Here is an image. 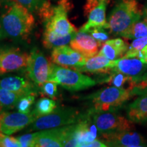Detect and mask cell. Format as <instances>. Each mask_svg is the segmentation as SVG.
Segmentation results:
<instances>
[{
  "label": "cell",
  "mask_w": 147,
  "mask_h": 147,
  "mask_svg": "<svg viewBox=\"0 0 147 147\" xmlns=\"http://www.w3.org/2000/svg\"><path fill=\"white\" fill-rule=\"evenodd\" d=\"M68 9V0H59L57 5L44 1L38 10L45 24L42 43L47 49L67 45L77 32L67 18Z\"/></svg>",
  "instance_id": "6da1fadb"
},
{
  "label": "cell",
  "mask_w": 147,
  "mask_h": 147,
  "mask_svg": "<svg viewBox=\"0 0 147 147\" xmlns=\"http://www.w3.org/2000/svg\"><path fill=\"white\" fill-rule=\"evenodd\" d=\"M0 22L5 37L25 39L34 29L35 19L29 10L14 1L0 16Z\"/></svg>",
  "instance_id": "7a4b0ae2"
},
{
  "label": "cell",
  "mask_w": 147,
  "mask_h": 147,
  "mask_svg": "<svg viewBox=\"0 0 147 147\" xmlns=\"http://www.w3.org/2000/svg\"><path fill=\"white\" fill-rule=\"evenodd\" d=\"M142 14L136 0H121L108 17V29L113 34L125 38L132 25L140 20Z\"/></svg>",
  "instance_id": "3957f363"
},
{
  "label": "cell",
  "mask_w": 147,
  "mask_h": 147,
  "mask_svg": "<svg viewBox=\"0 0 147 147\" xmlns=\"http://www.w3.org/2000/svg\"><path fill=\"white\" fill-rule=\"evenodd\" d=\"M132 96L129 90L110 87L84 97L91 104V109L96 111H116Z\"/></svg>",
  "instance_id": "277c9868"
},
{
  "label": "cell",
  "mask_w": 147,
  "mask_h": 147,
  "mask_svg": "<svg viewBox=\"0 0 147 147\" xmlns=\"http://www.w3.org/2000/svg\"><path fill=\"white\" fill-rule=\"evenodd\" d=\"M82 113L74 108H57L53 113L36 119L29 127V131H39L76 124L85 118Z\"/></svg>",
  "instance_id": "5b68a950"
},
{
  "label": "cell",
  "mask_w": 147,
  "mask_h": 147,
  "mask_svg": "<svg viewBox=\"0 0 147 147\" xmlns=\"http://www.w3.org/2000/svg\"><path fill=\"white\" fill-rule=\"evenodd\" d=\"M48 81H52L70 91H78L93 87L96 81L80 71L52 63Z\"/></svg>",
  "instance_id": "8992f818"
},
{
  "label": "cell",
  "mask_w": 147,
  "mask_h": 147,
  "mask_svg": "<svg viewBox=\"0 0 147 147\" xmlns=\"http://www.w3.org/2000/svg\"><path fill=\"white\" fill-rule=\"evenodd\" d=\"M87 112L100 134L130 131L134 129V122L115 111H96L90 108Z\"/></svg>",
  "instance_id": "52a82bcc"
},
{
  "label": "cell",
  "mask_w": 147,
  "mask_h": 147,
  "mask_svg": "<svg viewBox=\"0 0 147 147\" xmlns=\"http://www.w3.org/2000/svg\"><path fill=\"white\" fill-rule=\"evenodd\" d=\"M52 63L48 61L41 51L34 48L29 55L26 67L29 78L36 85L40 87L48 81Z\"/></svg>",
  "instance_id": "ba28073f"
},
{
  "label": "cell",
  "mask_w": 147,
  "mask_h": 147,
  "mask_svg": "<svg viewBox=\"0 0 147 147\" xmlns=\"http://www.w3.org/2000/svg\"><path fill=\"white\" fill-rule=\"evenodd\" d=\"M29 55L15 47L0 49V74L26 68Z\"/></svg>",
  "instance_id": "9c48e42d"
},
{
  "label": "cell",
  "mask_w": 147,
  "mask_h": 147,
  "mask_svg": "<svg viewBox=\"0 0 147 147\" xmlns=\"http://www.w3.org/2000/svg\"><path fill=\"white\" fill-rule=\"evenodd\" d=\"M36 119L33 112L29 113L0 112V133L11 135L32 124Z\"/></svg>",
  "instance_id": "30bf717a"
},
{
  "label": "cell",
  "mask_w": 147,
  "mask_h": 147,
  "mask_svg": "<svg viewBox=\"0 0 147 147\" xmlns=\"http://www.w3.org/2000/svg\"><path fill=\"white\" fill-rule=\"evenodd\" d=\"M74 124L60 127L45 129L38 131L35 146L61 147L65 146L72 131Z\"/></svg>",
  "instance_id": "8fae6325"
},
{
  "label": "cell",
  "mask_w": 147,
  "mask_h": 147,
  "mask_svg": "<svg viewBox=\"0 0 147 147\" xmlns=\"http://www.w3.org/2000/svg\"><path fill=\"white\" fill-rule=\"evenodd\" d=\"M101 135L102 141L107 146L141 147L147 146L142 136L132 130L102 134Z\"/></svg>",
  "instance_id": "7c38bea8"
},
{
  "label": "cell",
  "mask_w": 147,
  "mask_h": 147,
  "mask_svg": "<svg viewBox=\"0 0 147 147\" xmlns=\"http://www.w3.org/2000/svg\"><path fill=\"white\" fill-rule=\"evenodd\" d=\"M51 59L58 65L76 69L84 65L87 58L71 47L64 45L53 49Z\"/></svg>",
  "instance_id": "4fadbf2b"
},
{
  "label": "cell",
  "mask_w": 147,
  "mask_h": 147,
  "mask_svg": "<svg viewBox=\"0 0 147 147\" xmlns=\"http://www.w3.org/2000/svg\"><path fill=\"white\" fill-rule=\"evenodd\" d=\"M69 44L72 49L87 59L96 55L99 52V48L102 46L89 33L82 31L76 32Z\"/></svg>",
  "instance_id": "5bb4252c"
},
{
  "label": "cell",
  "mask_w": 147,
  "mask_h": 147,
  "mask_svg": "<svg viewBox=\"0 0 147 147\" xmlns=\"http://www.w3.org/2000/svg\"><path fill=\"white\" fill-rule=\"evenodd\" d=\"M115 65L116 60H110L98 53L95 56L87 58L84 65L75 70L80 72L107 74L113 70Z\"/></svg>",
  "instance_id": "9a60e30c"
},
{
  "label": "cell",
  "mask_w": 147,
  "mask_h": 147,
  "mask_svg": "<svg viewBox=\"0 0 147 147\" xmlns=\"http://www.w3.org/2000/svg\"><path fill=\"white\" fill-rule=\"evenodd\" d=\"M113 69L127 76L137 78L147 69V64L139 58L123 57L116 60V65Z\"/></svg>",
  "instance_id": "2e32d148"
},
{
  "label": "cell",
  "mask_w": 147,
  "mask_h": 147,
  "mask_svg": "<svg viewBox=\"0 0 147 147\" xmlns=\"http://www.w3.org/2000/svg\"><path fill=\"white\" fill-rule=\"evenodd\" d=\"M34 84L27 79L20 76H9L0 80L1 88L25 95L37 94Z\"/></svg>",
  "instance_id": "e0dca14e"
},
{
  "label": "cell",
  "mask_w": 147,
  "mask_h": 147,
  "mask_svg": "<svg viewBox=\"0 0 147 147\" xmlns=\"http://www.w3.org/2000/svg\"><path fill=\"white\" fill-rule=\"evenodd\" d=\"M127 118L134 123H147V95H140L126 108Z\"/></svg>",
  "instance_id": "ac0fdd59"
},
{
  "label": "cell",
  "mask_w": 147,
  "mask_h": 147,
  "mask_svg": "<svg viewBox=\"0 0 147 147\" xmlns=\"http://www.w3.org/2000/svg\"><path fill=\"white\" fill-rule=\"evenodd\" d=\"M106 1H104L92 9L89 13L88 21L80 29V31L87 32L89 29L94 27L108 29V22L106 19Z\"/></svg>",
  "instance_id": "d6986e66"
},
{
  "label": "cell",
  "mask_w": 147,
  "mask_h": 147,
  "mask_svg": "<svg viewBox=\"0 0 147 147\" xmlns=\"http://www.w3.org/2000/svg\"><path fill=\"white\" fill-rule=\"evenodd\" d=\"M128 48L127 43L121 38L108 40L103 44L99 54L110 60H117L124 56Z\"/></svg>",
  "instance_id": "ffe728a7"
},
{
  "label": "cell",
  "mask_w": 147,
  "mask_h": 147,
  "mask_svg": "<svg viewBox=\"0 0 147 147\" xmlns=\"http://www.w3.org/2000/svg\"><path fill=\"white\" fill-rule=\"evenodd\" d=\"M107 74L108 76L104 78V82L113 87L123 88L131 92L132 89L136 84L135 78L127 76L115 69H113Z\"/></svg>",
  "instance_id": "44dd1931"
},
{
  "label": "cell",
  "mask_w": 147,
  "mask_h": 147,
  "mask_svg": "<svg viewBox=\"0 0 147 147\" xmlns=\"http://www.w3.org/2000/svg\"><path fill=\"white\" fill-rule=\"evenodd\" d=\"M25 95L0 87V112L7 111L16 107L20 99Z\"/></svg>",
  "instance_id": "7402d4cb"
},
{
  "label": "cell",
  "mask_w": 147,
  "mask_h": 147,
  "mask_svg": "<svg viewBox=\"0 0 147 147\" xmlns=\"http://www.w3.org/2000/svg\"><path fill=\"white\" fill-rule=\"evenodd\" d=\"M56 108V102L53 99L44 97V98L40 99L36 102L34 109L32 112L34 114V115L36 116V118L38 119L39 117L51 114Z\"/></svg>",
  "instance_id": "603a6c76"
},
{
  "label": "cell",
  "mask_w": 147,
  "mask_h": 147,
  "mask_svg": "<svg viewBox=\"0 0 147 147\" xmlns=\"http://www.w3.org/2000/svg\"><path fill=\"white\" fill-rule=\"evenodd\" d=\"M147 46V36L134 39L123 57L140 59L142 51Z\"/></svg>",
  "instance_id": "cb8c5ba5"
},
{
  "label": "cell",
  "mask_w": 147,
  "mask_h": 147,
  "mask_svg": "<svg viewBox=\"0 0 147 147\" xmlns=\"http://www.w3.org/2000/svg\"><path fill=\"white\" fill-rule=\"evenodd\" d=\"M145 36H147V24L144 20H139L132 25L125 38L134 40Z\"/></svg>",
  "instance_id": "d4e9b609"
},
{
  "label": "cell",
  "mask_w": 147,
  "mask_h": 147,
  "mask_svg": "<svg viewBox=\"0 0 147 147\" xmlns=\"http://www.w3.org/2000/svg\"><path fill=\"white\" fill-rule=\"evenodd\" d=\"M36 94H30L21 97L16 106L18 112L22 113H30L31 108L36 99Z\"/></svg>",
  "instance_id": "484cf974"
},
{
  "label": "cell",
  "mask_w": 147,
  "mask_h": 147,
  "mask_svg": "<svg viewBox=\"0 0 147 147\" xmlns=\"http://www.w3.org/2000/svg\"><path fill=\"white\" fill-rule=\"evenodd\" d=\"M40 91L43 95L51 99H55L57 96V84L52 81H47L40 86Z\"/></svg>",
  "instance_id": "4316f807"
},
{
  "label": "cell",
  "mask_w": 147,
  "mask_h": 147,
  "mask_svg": "<svg viewBox=\"0 0 147 147\" xmlns=\"http://www.w3.org/2000/svg\"><path fill=\"white\" fill-rule=\"evenodd\" d=\"M105 29L102 27H94L87 31V33L93 37L101 45H103L109 39V35L104 30Z\"/></svg>",
  "instance_id": "83f0119b"
},
{
  "label": "cell",
  "mask_w": 147,
  "mask_h": 147,
  "mask_svg": "<svg viewBox=\"0 0 147 147\" xmlns=\"http://www.w3.org/2000/svg\"><path fill=\"white\" fill-rule=\"evenodd\" d=\"M38 131L33 134H27L16 138L21 147H33L35 146L36 140L38 136Z\"/></svg>",
  "instance_id": "f1b7e54d"
},
{
  "label": "cell",
  "mask_w": 147,
  "mask_h": 147,
  "mask_svg": "<svg viewBox=\"0 0 147 147\" xmlns=\"http://www.w3.org/2000/svg\"><path fill=\"white\" fill-rule=\"evenodd\" d=\"M0 147H21L16 138L0 133Z\"/></svg>",
  "instance_id": "f546056e"
},
{
  "label": "cell",
  "mask_w": 147,
  "mask_h": 147,
  "mask_svg": "<svg viewBox=\"0 0 147 147\" xmlns=\"http://www.w3.org/2000/svg\"><path fill=\"white\" fill-rule=\"evenodd\" d=\"M14 1L26 8L30 12L39 10L42 4L45 1L43 0H14Z\"/></svg>",
  "instance_id": "4dcf8cb0"
},
{
  "label": "cell",
  "mask_w": 147,
  "mask_h": 147,
  "mask_svg": "<svg viewBox=\"0 0 147 147\" xmlns=\"http://www.w3.org/2000/svg\"><path fill=\"white\" fill-rule=\"evenodd\" d=\"M132 95H147V84L138 83L131 91Z\"/></svg>",
  "instance_id": "1f68e13d"
},
{
  "label": "cell",
  "mask_w": 147,
  "mask_h": 147,
  "mask_svg": "<svg viewBox=\"0 0 147 147\" xmlns=\"http://www.w3.org/2000/svg\"><path fill=\"white\" fill-rule=\"evenodd\" d=\"M104 1H107V0H87V2L84 5V13L85 14H89L92 9Z\"/></svg>",
  "instance_id": "d6a6232c"
},
{
  "label": "cell",
  "mask_w": 147,
  "mask_h": 147,
  "mask_svg": "<svg viewBox=\"0 0 147 147\" xmlns=\"http://www.w3.org/2000/svg\"><path fill=\"white\" fill-rule=\"evenodd\" d=\"M84 147H106V144L103 141H100L99 140H95L91 142L86 143L82 145Z\"/></svg>",
  "instance_id": "836d02e7"
},
{
  "label": "cell",
  "mask_w": 147,
  "mask_h": 147,
  "mask_svg": "<svg viewBox=\"0 0 147 147\" xmlns=\"http://www.w3.org/2000/svg\"><path fill=\"white\" fill-rule=\"evenodd\" d=\"M135 80L136 82V84H147V69L141 76L137 77V78H135Z\"/></svg>",
  "instance_id": "e575fe53"
},
{
  "label": "cell",
  "mask_w": 147,
  "mask_h": 147,
  "mask_svg": "<svg viewBox=\"0 0 147 147\" xmlns=\"http://www.w3.org/2000/svg\"><path fill=\"white\" fill-rule=\"evenodd\" d=\"M14 0H0V8H7Z\"/></svg>",
  "instance_id": "d590c367"
},
{
  "label": "cell",
  "mask_w": 147,
  "mask_h": 147,
  "mask_svg": "<svg viewBox=\"0 0 147 147\" xmlns=\"http://www.w3.org/2000/svg\"><path fill=\"white\" fill-rule=\"evenodd\" d=\"M140 59H142L145 63L147 64V46L142 51V55H141Z\"/></svg>",
  "instance_id": "8d00e7d4"
},
{
  "label": "cell",
  "mask_w": 147,
  "mask_h": 147,
  "mask_svg": "<svg viewBox=\"0 0 147 147\" xmlns=\"http://www.w3.org/2000/svg\"><path fill=\"white\" fill-rule=\"evenodd\" d=\"M5 38V35H4V33H3L2 27H1V22H0V40L3 39V38Z\"/></svg>",
  "instance_id": "74e56055"
},
{
  "label": "cell",
  "mask_w": 147,
  "mask_h": 147,
  "mask_svg": "<svg viewBox=\"0 0 147 147\" xmlns=\"http://www.w3.org/2000/svg\"><path fill=\"white\" fill-rule=\"evenodd\" d=\"M143 15H144V21L147 24V8H145L144 12H143Z\"/></svg>",
  "instance_id": "f35d334b"
}]
</instances>
